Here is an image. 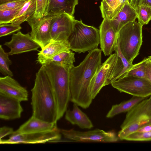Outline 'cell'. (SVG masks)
<instances>
[{
  "instance_id": "1",
  "label": "cell",
  "mask_w": 151,
  "mask_h": 151,
  "mask_svg": "<svg viewBox=\"0 0 151 151\" xmlns=\"http://www.w3.org/2000/svg\"><path fill=\"white\" fill-rule=\"evenodd\" d=\"M102 51L97 48L88 52L78 65L69 69L70 101L84 109L89 107L93 100L90 85L101 64Z\"/></svg>"
},
{
  "instance_id": "2",
  "label": "cell",
  "mask_w": 151,
  "mask_h": 151,
  "mask_svg": "<svg viewBox=\"0 0 151 151\" xmlns=\"http://www.w3.org/2000/svg\"><path fill=\"white\" fill-rule=\"evenodd\" d=\"M31 91L32 115L48 122L57 123L58 108L55 96L49 78L42 66L36 73L34 85Z\"/></svg>"
},
{
  "instance_id": "3",
  "label": "cell",
  "mask_w": 151,
  "mask_h": 151,
  "mask_svg": "<svg viewBox=\"0 0 151 151\" xmlns=\"http://www.w3.org/2000/svg\"><path fill=\"white\" fill-rule=\"evenodd\" d=\"M42 66L49 78L55 96L58 108V121L65 112L70 101L69 69L56 62Z\"/></svg>"
},
{
  "instance_id": "4",
  "label": "cell",
  "mask_w": 151,
  "mask_h": 151,
  "mask_svg": "<svg viewBox=\"0 0 151 151\" xmlns=\"http://www.w3.org/2000/svg\"><path fill=\"white\" fill-rule=\"evenodd\" d=\"M68 42L71 50L79 53L98 48L100 43L99 29L75 19Z\"/></svg>"
},
{
  "instance_id": "5",
  "label": "cell",
  "mask_w": 151,
  "mask_h": 151,
  "mask_svg": "<svg viewBox=\"0 0 151 151\" xmlns=\"http://www.w3.org/2000/svg\"><path fill=\"white\" fill-rule=\"evenodd\" d=\"M151 123V95L128 111L118 132L119 139L124 140L129 135Z\"/></svg>"
},
{
  "instance_id": "6",
  "label": "cell",
  "mask_w": 151,
  "mask_h": 151,
  "mask_svg": "<svg viewBox=\"0 0 151 151\" xmlns=\"http://www.w3.org/2000/svg\"><path fill=\"white\" fill-rule=\"evenodd\" d=\"M142 26L138 21H134L124 25L117 33L121 51L131 63L139 54L142 45Z\"/></svg>"
},
{
  "instance_id": "7",
  "label": "cell",
  "mask_w": 151,
  "mask_h": 151,
  "mask_svg": "<svg viewBox=\"0 0 151 151\" xmlns=\"http://www.w3.org/2000/svg\"><path fill=\"white\" fill-rule=\"evenodd\" d=\"M111 84L120 92L133 96L147 98L151 95V83L146 78L123 76Z\"/></svg>"
},
{
  "instance_id": "8",
  "label": "cell",
  "mask_w": 151,
  "mask_h": 151,
  "mask_svg": "<svg viewBox=\"0 0 151 151\" xmlns=\"http://www.w3.org/2000/svg\"><path fill=\"white\" fill-rule=\"evenodd\" d=\"M59 14L48 13L38 19L32 16L27 20L31 28V37L41 49L52 42L50 34L51 24L54 19Z\"/></svg>"
},
{
  "instance_id": "9",
  "label": "cell",
  "mask_w": 151,
  "mask_h": 151,
  "mask_svg": "<svg viewBox=\"0 0 151 151\" xmlns=\"http://www.w3.org/2000/svg\"><path fill=\"white\" fill-rule=\"evenodd\" d=\"M60 131L65 138L75 141L114 142L119 139L116 132L112 130L105 131L96 129L81 132L72 129H61Z\"/></svg>"
},
{
  "instance_id": "10",
  "label": "cell",
  "mask_w": 151,
  "mask_h": 151,
  "mask_svg": "<svg viewBox=\"0 0 151 151\" xmlns=\"http://www.w3.org/2000/svg\"><path fill=\"white\" fill-rule=\"evenodd\" d=\"M61 134L58 129L52 131L24 134H13L9 139H0V144H16L20 143H44L59 141Z\"/></svg>"
},
{
  "instance_id": "11",
  "label": "cell",
  "mask_w": 151,
  "mask_h": 151,
  "mask_svg": "<svg viewBox=\"0 0 151 151\" xmlns=\"http://www.w3.org/2000/svg\"><path fill=\"white\" fill-rule=\"evenodd\" d=\"M118 58L115 52L111 55L101 64L93 77L90 85V93L93 99H95L101 88L110 84V79Z\"/></svg>"
},
{
  "instance_id": "12",
  "label": "cell",
  "mask_w": 151,
  "mask_h": 151,
  "mask_svg": "<svg viewBox=\"0 0 151 151\" xmlns=\"http://www.w3.org/2000/svg\"><path fill=\"white\" fill-rule=\"evenodd\" d=\"M75 20L73 16L67 14H59L54 19L50 28L52 42L68 41Z\"/></svg>"
},
{
  "instance_id": "13",
  "label": "cell",
  "mask_w": 151,
  "mask_h": 151,
  "mask_svg": "<svg viewBox=\"0 0 151 151\" xmlns=\"http://www.w3.org/2000/svg\"><path fill=\"white\" fill-rule=\"evenodd\" d=\"M4 45L10 50L9 55L38 50L39 45L32 39L29 33L24 34L20 31L13 34L11 40Z\"/></svg>"
},
{
  "instance_id": "14",
  "label": "cell",
  "mask_w": 151,
  "mask_h": 151,
  "mask_svg": "<svg viewBox=\"0 0 151 151\" xmlns=\"http://www.w3.org/2000/svg\"><path fill=\"white\" fill-rule=\"evenodd\" d=\"M99 28L101 50L105 56L110 55L117 46V33L108 19H104Z\"/></svg>"
},
{
  "instance_id": "15",
  "label": "cell",
  "mask_w": 151,
  "mask_h": 151,
  "mask_svg": "<svg viewBox=\"0 0 151 151\" xmlns=\"http://www.w3.org/2000/svg\"><path fill=\"white\" fill-rule=\"evenodd\" d=\"M0 93L21 102L28 100V92L26 89L10 76L0 77Z\"/></svg>"
},
{
  "instance_id": "16",
  "label": "cell",
  "mask_w": 151,
  "mask_h": 151,
  "mask_svg": "<svg viewBox=\"0 0 151 151\" xmlns=\"http://www.w3.org/2000/svg\"><path fill=\"white\" fill-rule=\"evenodd\" d=\"M21 101L0 93V118L11 120L20 118L23 111Z\"/></svg>"
},
{
  "instance_id": "17",
  "label": "cell",
  "mask_w": 151,
  "mask_h": 151,
  "mask_svg": "<svg viewBox=\"0 0 151 151\" xmlns=\"http://www.w3.org/2000/svg\"><path fill=\"white\" fill-rule=\"evenodd\" d=\"M57 129V123L48 122L32 115L17 130L14 131L12 134L45 132Z\"/></svg>"
},
{
  "instance_id": "18",
  "label": "cell",
  "mask_w": 151,
  "mask_h": 151,
  "mask_svg": "<svg viewBox=\"0 0 151 151\" xmlns=\"http://www.w3.org/2000/svg\"><path fill=\"white\" fill-rule=\"evenodd\" d=\"M137 14L135 9L129 4L127 1L117 15L110 21L114 29L118 33L124 25L135 21L137 18Z\"/></svg>"
},
{
  "instance_id": "19",
  "label": "cell",
  "mask_w": 151,
  "mask_h": 151,
  "mask_svg": "<svg viewBox=\"0 0 151 151\" xmlns=\"http://www.w3.org/2000/svg\"><path fill=\"white\" fill-rule=\"evenodd\" d=\"M71 50L68 41L52 42L41 49L37 54V63L41 65L46 60L64 51Z\"/></svg>"
},
{
  "instance_id": "20",
  "label": "cell",
  "mask_w": 151,
  "mask_h": 151,
  "mask_svg": "<svg viewBox=\"0 0 151 151\" xmlns=\"http://www.w3.org/2000/svg\"><path fill=\"white\" fill-rule=\"evenodd\" d=\"M65 118L72 124H76L82 129H91L93 127L87 116L75 103L73 104L72 110H67Z\"/></svg>"
},
{
  "instance_id": "21",
  "label": "cell",
  "mask_w": 151,
  "mask_h": 151,
  "mask_svg": "<svg viewBox=\"0 0 151 151\" xmlns=\"http://www.w3.org/2000/svg\"><path fill=\"white\" fill-rule=\"evenodd\" d=\"M78 4V0H50L46 15L50 13L67 14L73 16Z\"/></svg>"
},
{
  "instance_id": "22",
  "label": "cell",
  "mask_w": 151,
  "mask_h": 151,
  "mask_svg": "<svg viewBox=\"0 0 151 151\" xmlns=\"http://www.w3.org/2000/svg\"><path fill=\"white\" fill-rule=\"evenodd\" d=\"M147 98L134 96L129 100L113 105L107 114V118H112L122 113L127 112L134 106Z\"/></svg>"
},
{
  "instance_id": "23",
  "label": "cell",
  "mask_w": 151,
  "mask_h": 151,
  "mask_svg": "<svg viewBox=\"0 0 151 151\" xmlns=\"http://www.w3.org/2000/svg\"><path fill=\"white\" fill-rule=\"evenodd\" d=\"M36 0H28L22 7L11 23L20 25L34 14L36 9Z\"/></svg>"
},
{
  "instance_id": "24",
  "label": "cell",
  "mask_w": 151,
  "mask_h": 151,
  "mask_svg": "<svg viewBox=\"0 0 151 151\" xmlns=\"http://www.w3.org/2000/svg\"><path fill=\"white\" fill-rule=\"evenodd\" d=\"M75 62V53L70 50L61 52L46 60L42 65L43 66L52 62L58 63L68 68L74 65Z\"/></svg>"
},
{
  "instance_id": "25",
  "label": "cell",
  "mask_w": 151,
  "mask_h": 151,
  "mask_svg": "<svg viewBox=\"0 0 151 151\" xmlns=\"http://www.w3.org/2000/svg\"><path fill=\"white\" fill-rule=\"evenodd\" d=\"M8 53L5 52L1 45L0 46V72L5 76L12 77L13 74L9 69L12 62L9 59Z\"/></svg>"
},
{
  "instance_id": "26",
  "label": "cell",
  "mask_w": 151,
  "mask_h": 151,
  "mask_svg": "<svg viewBox=\"0 0 151 151\" xmlns=\"http://www.w3.org/2000/svg\"><path fill=\"white\" fill-rule=\"evenodd\" d=\"M147 60V58H145L138 63L133 64L129 70L123 76H131L146 78L145 65Z\"/></svg>"
},
{
  "instance_id": "27",
  "label": "cell",
  "mask_w": 151,
  "mask_h": 151,
  "mask_svg": "<svg viewBox=\"0 0 151 151\" xmlns=\"http://www.w3.org/2000/svg\"><path fill=\"white\" fill-rule=\"evenodd\" d=\"M135 10L138 22L142 26L147 24L151 20V6L140 5Z\"/></svg>"
},
{
  "instance_id": "28",
  "label": "cell",
  "mask_w": 151,
  "mask_h": 151,
  "mask_svg": "<svg viewBox=\"0 0 151 151\" xmlns=\"http://www.w3.org/2000/svg\"><path fill=\"white\" fill-rule=\"evenodd\" d=\"M22 6L12 9L0 10V24L11 23Z\"/></svg>"
},
{
  "instance_id": "29",
  "label": "cell",
  "mask_w": 151,
  "mask_h": 151,
  "mask_svg": "<svg viewBox=\"0 0 151 151\" xmlns=\"http://www.w3.org/2000/svg\"><path fill=\"white\" fill-rule=\"evenodd\" d=\"M36 1V10L32 16L35 18H40L46 15L50 0Z\"/></svg>"
},
{
  "instance_id": "30",
  "label": "cell",
  "mask_w": 151,
  "mask_h": 151,
  "mask_svg": "<svg viewBox=\"0 0 151 151\" xmlns=\"http://www.w3.org/2000/svg\"><path fill=\"white\" fill-rule=\"evenodd\" d=\"M124 140L134 141H151V131L140 132L136 131L127 137Z\"/></svg>"
},
{
  "instance_id": "31",
  "label": "cell",
  "mask_w": 151,
  "mask_h": 151,
  "mask_svg": "<svg viewBox=\"0 0 151 151\" xmlns=\"http://www.w3.org/2000/svg\"><path fill=\"white\" fill-rule=\"evenodd\" d=\"M10 23L0 24V37L10 35L16 32L19 31L22 29L20 25Z\"/></svg>"
},
{
  "instance_id": "32",
  "label": "cell",
  "mask_w": 151,
  "mask_h": 151,
  "mask_svg": "<svg viewBox=\"0 0 151 151\" xmlns=\"http://www.w3.org/2000/svg\"><path fill=\"white\" fill-rule=\"evenodd\" d=\"M27 1H13L5 3L0 4V10L12 9L22 6Z\"/></svg>"
},
{
  "instance_id": "33",
  "label": "cell",
  "mask_w": 151,
  "mask_h": 151,
  "mask_svg": "<svg viewBox=\"0 0 151 151\" xmlns=\"http://www.w3.org/2000/svg\"><path fill=\"white\" fill-rule=\"evenodd\" d=\"M14 131L13 128L11 127L4 126L0 128V139L5 136L12 134Z\"/></svg>"
},
{
  "instance_id": "34",
  "label": "cell",
  "mask_w": 151,
  "mask_h": 151,
  "mask_svg": "<svg viewBox=\"0 0 151 151\" xmlns=\"http://www.w3.org/2000/svg\"><path fill=\"white\" fill-rule=\"evenodd\" d=\"M146 78L151 83V62L148 59L145 65Z\"/></svg>"
},
{
  "instance_id": "35",
  "label": "cell",
  "mask_w": 151,
  "mask_h": 151,
  "mask_svg": "<svg viewBox=\"0 0 151 151\" xmlns=\"http://www.w3.org/2000/svg\"><path fill=\"white\" fill-rule=\"evenodd\" d=\"M136 131L140 132H148L151 131V123L141 127Z\"/></svg>"
},
{
  "instance_id": "36",
  "label": "cell",
  "mask_w": 151,
  "mask_h": 151,
  "mask_svg": "<svg viewBox=\"0 0 151 151\" xmlns=\"http://www.w3.org/2000/svg\"><path fill=\"white\" fill-rule=\"evenodd\" d=\"M141 0H127L129 4L135 9L139 5Z\"/></svg>"
},
{
  "instance_id": "37",
  "label": "cell",
  "mask_w": 151,
  "mask_h": 151,
  "mask_svg": "<svg viewBox=\"0 0 151 151\" xmlns=\"http://www.w3.org/2000/svg\"><path fill=\"white\" fill-rule=\"evenodd\" d=\"M140 5L151 6V0H141L139 5Z\"/></svg>"
},
{
  "instance_id": "38",
  "label": "cell",
  "mask_w": 151,
  "mask_h": 151,
  "mask_svg": "<svg viewBox=\"0 0 151 151\" xmlns=\"http://www.w3.org/2000/svg\"><path fill=\"white\" fill-rule=\"evenodd\" d=\"M17 0H25L28 1V0H0V4H2L6 3L8 2L13 1H17Z\"/></svg>"
},
{
  "instance_id": "39",
  "label": "cell",
  "mask_w": 151,
  "mask_h": 151,
  "mask_svg": "<svg viewBox=\"0 0 151 151\" xmlns=\"http://www.w3.org/2000/svg\"><path fill=\"white\" fill-rule=\"evenodd\" d=\"M148 58V60L150 61V62H151V55L149 56L148 58Z\"/></svg>"
}]
</instances>
